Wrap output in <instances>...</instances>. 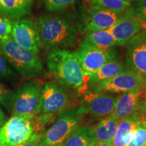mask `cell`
<instances>
[{"label":"cell","mask_w":146,"mask_h":146,"mask_svg":"<svg viewBox=\"0 0 146 146\" xmlns=\"http://www.w3.org/2000/svg\"><path fill=\"white\" fill-rule=\"evenodd\" d=\"M40 47L54 50L74 45L77 41V30L68 20L58 16H42L35 22Z\"/></svg>","instance_id":"obj_1"},{"label":"cell","mask_w":146,"mask_h":146,"mask_svg":"<svg viewBox=\"0 0 146 146\" xmlns=\"http://www.w3.org/2000/svg\"><path fill=\"white\" fill-rule=\"evenodd\" d=\"M47 64L48 70L60 85L76 91L83 89L86 74L73 53L65 49L50 51Z\"/></svg>","instance_id":"obj_2"},{"label":"cell","mask_w":146,"mask_h":146,"mask_svg":"<svg viewBox=\"0 0 146 146\" xmlns=\"http://www.w3.org/2000/svg\"><path fill=\"white\" fill-rule=\"evenodd\" d=\"M0 55L23 77H36L43 70L38 54L21 47L11 36L0 41Z\"/></svg>","instance_id":"obj_3"},{"label":"cell","mask_w":146,"mask_h":146,"mask_svg":"<svg viewBox=\"0 0 146 146\" xmlns=\"http://www.w3.org/2000/svg\"><path fill=\"white\" fill-rule=\"evenodd\" d=\"M83 115L80 106L63 110L58 115L50 129L43 133L39 146L62 145L80 127Z\"/></svg>","instance_id":"obj_4"},{"label":"cell","mask_w":146,"mask_h":146,"mask_svg":"<svg viewBox=\"0 0 146 146\" xmlns=\"http://www.w3.org/2000/svg\"><path fill=\"white\" fill-rule=\"evenodd\" d=\"M35 116H12L0 127V146H17L34 133Z\"/></svg>","instance_id":"obj_5"},{"label":"cell","mask_w":146,"mask_h":146,"mask_svg":"<svg viewBox=\"0 0 146 146\" xmlns=\"http://www.w3.org/2000/svg\"><path fill=\"white\" fill-rule=\"evenodd\" d=\"M66 89L58 83L52 81L45 83L42 89L35 116L43 114L58 115L63 110L68 109L70 96Z\"/></svg>","instance_id":"obj_6"},{"label":"cell","mask_w":146,"mask_h":146,"mask_svg":"<svg viewBox=\"0 0 146 146\" xmlns=\"http://www.w3.org/2000/svg\"><path fill=\"white\" fill-rule=\"evenodd\" d=\"M43 83L38 80L23 83L15 92L12 116H35L39 105Z\"/></svg>","instance_id":"obj_7"},{"label":"cell","mask_w":146,"mask_h":146,"mask_svg":"<svg viewBox=\"0 0 146 146\" xmlns=\"http://www.w3.org/2000/svg\"><path fill=\"white\" fill-rule=\"evenodd\" d=\"M145 78L130 69H125L110 79L95 85L94 93H129L143 89Z\"/></svg>","instance_id":"obj_8"},{"label":"cell","mask_w":146,"mask_h":146,"mask_svg":"<svg viewBox=\"0 0 146 146\" xmlns=\"http://www.w3.org/2000/svg\"><path fill=\"white\" fill-rule=\"evenodd\" d=\"M73 54L78 60L85 74L88 76L96 72L108 61L117 58L114 50L108 52L101 50L84 40Z\"/></svg>","instance_id":"obj_9"},{"label":"cell","mask_w":146,"mask_h":146,"mask_svg":"<svg viewBox=\"0 0 146 146\" xmlns=\"http://www.w3.org/2000/svg\"><path fill=\"white\" fill-rule=\"evenodd\" d=\"M145 29V25L137 16L131 5L121 14L116 23L108 31L116 40V45L123 46Z\"/></svg>","instance_id":"obj_10"},{"label":"cell","mask_w":146,"mask_h":146,"mask_svg":"<svg viewBox=\"0 0 146 146\" xmlns=\"http://www.w3.org/2000/svg\"><path fill=\"white\" fill-rule=\"evenodd\" d=\"M12 24L11 36L14 41L26 50L39 54L40 42L35 22L25 17L12 21Z\"/></svg>","instance_id":"obj_11"},{"label":"cell","mask_w":146,"mask_h":146,"mask_svg":"<svg viewBox=\"0 0 146 146\" xmlns=\"http://www.w3.org/2000/svg\"><path fill=\"white\" fill-rule=\"evenodd\" d=\"M126 64L130 70L146 76V29L126 43Z\"/></svg>","instance_id":"obj_12"},{"label":"cell","mask_w":146,"mask_h":146,"mask_svg":"<svg viewBox=\"0 0 146 146\" xmlns=\"http://www.w3.org/2000/svg\"><path fill=\"white\" fill-rule=\"evenodd\" d=\"M118 96L108 93H94L85 97L81 106L83 114L96 117H106L112 114Z\"/></svg>","instance_id":"obj_13"},{"label":"cell","mask_w":146,"mask_h":146,"mask_svg":"<svg viewBox=\"0 0 146 146\" xmlns=\"http://www.w3.org/2000/svg\"><path fill=\"white\" fill-rule=\"evenodd\" d=\"M120 15L98 5H91L85 23V30L87 33L108 30L116 23Z\"/></svg>","instance_id":"obj_14"},{"label":"cell","mask_w":146,"mask_h":146,"mask_svg":"<svg viewBox=\"0 0 146 146\" xmlns=\"http://www.w3.org/2000/svg\"><path fill=\"white\" fill-rule=\"evenodd\" d=\"M141 91L125 93L118 96L111 116L120 120L139 113L141 103Z\"/></svg>","instance_id":"obj_15"},{"label":"cell","mask_w":146,"mask_h":146,"mask_svg":"<svg viewBox=\"0 0 146 146\" xmlns=\"http://www.w3.org/2000/svg\"><path fill=\"white\" fill-rule=\"evenodd\" d=\"M34 0H0V15L12 20L25 18L31 13Z\"/></svg>","instance_id":"obj_16"},{"label":"cell","mask_w":146,"mask_h":146,"mask_svg":"<svg viewBox=\"0 0 146 146\" xmlns=\"http://www.w3.org/2000/svg\"><path fill=\"white\" fill-rule=\"evenodd\" d=\"M143 116L139 113L120 120L113 139V146H127L132 137L133 133Z\"/></svg>","instance_id":"obj_17"},{"label":"cell","mask_w":146,"mask_h":146,"mask_svg":"<svg viewBox=\"0 0 146 146\" xmlns=\"http://www.w3.org/2000/svg\"><path fill=\"white\" fill-rule=\"evenodd\" d=\"M119 120L110 115L102 119L93 127L95 140L97 142L112 143Z\"/></svg>","instance_id":"obj_18"},{"label":"cell","mask_w":146,"mask_h":146,"mask_svg":"<svg viewBox=\"0 0 146 146\" xmlns=\"http://www.w3.org/2000/svg\"><path fill=\"white\" fill-rule=\"evenodd\" d=\"M126 66L118 58L109 60L104 64L94 74L89 76V80L92 85L110 79L125 70Z\"/></svg>","instance_id":"obj_19"},{"label":"cell","mask_w":146,"mask_h":146,"mask_svg":"<svg viewBox=\"0 0 146 146\" xmlns=\"http://www.w3.org/2000/svg\"><path fill=\"white\" fill-rule=\"evenodd\" d=\"M84 41L92 46L106 52L113 50V47L116 46V40L108 30L88 32Z\"/></svg>","instance_id":"obj_20"},{"label":"cell","mask_w":146,"mask_h":146,"mask_svg":"<svg viewBox=\"0 0 146 146\" xmlns=\"http://www.w3.org/2000/svg\"><path fill=\"white\" fill-rule=\"evenodd\" d=\"M95 141L92 128L83 126L78 128L65 141L63 146H92Z\"/></svg>","instance_id":"obj_21"},{"label":"cell","mask_w":146,"mask_h":146,"mask_svg":"<svg viewBox=\"0 0 146 146\" xmlns=\"http://www.w3.org/2000/svg\"><path fill=\"white\" fill-rule=\"evenodd\" d=\"M92 5H98L115 13L121 14L131 6V3L123 0H92Z\"/></svg>","instance_id":"obj_22"},{"label":"cell","mask_w":146,"mask_h":146,"mask_svg":"<svg viewBox=\"0 0 146 146\" xmlns=\"http://www.w3.org/2000/svg\"><path fill=\"white\" fill-rule=\"evenodd\" d=\"M127 146H146V119L142 117Z\"/></svg>","instance_id":"obj_23"},{"label":"cell","mask_w":146,"mask_h":146,"mask_svg":"<svg viewBox=\"0 0 146 146\" xmlns=\"http://www.w3.org/2000/svg\"><path fill=\"white\" fill-rule=\"evenodd\" d=\"M77 0H43L45 8L50 12H58L66 10Z\"/></svg>","instance_id":"obj_24"},{"label":"cell","mask_w":146,"mask_h":146,"mask_svg":"<svg viewBox=\"0 0 146 146\" xmlns=\"http://www.w3.org/2000/svg\"><path fill=\"white\" fill-rule=\"evenodd\" d=\"M15 99V92L0 83V104L9 112H12Z\"/></svg>","instance_id":"obj_25"},{"label":"cell","mask_w":146,"mask_h":146,"mask_svg":"<svg viewBox=\"0 0 146 146\" xmlns=\"http://www.w3.org/2000/svg\"><path fill=\"white\" fill-rule=\"evenodd\" d=\"M16 77L14 71L11 68L10 64L1 55H0V78L12 80Z\"/></svg>","instance_id":"obj_26"},{"label":"cell","mask_w":146,"mask_h":146,"mask_svg":"<svg viewBox=\"0 0 146 146\" xmlns=\"http://www.w3.org/2000/svg\"><path fill=\"white\" fill-rule=\"evenodd\" d=\"M12 21L4 16H0V41L7 39L12 33Z\"/></svg>","instance_id":"obj_27"},{"label":"cell","mask_w":146,"mask_h":146,"mask_svg":"<svg viewBox=\"0 0 146 146\" xmlns=\"http://www.w3.org/2000/svg\"><path fill=\"white\" fill-rule=\"evenodd\" d=\"M132 7L137 16L145 25L146 29V0L134 3Z\"/></svg>","instance_id":"obj_28"},{"label":"cell","mask_w":146,"mask_h":146,"mask_svg":"<svg viewBox=\"0 0 146 146\" xmlns=\"http://www.w3.org/2000/svg\"><path fill=\"white\" fill-rule=\"evenodd\" d=\"M43 136V133H34L27 141L17 146H39Z\"/></svg>","instance_id":"obj_29"},{"label":"cell","mask_w":146,"mask_h":146,"mask_svg":"<svg viewBox=\"0 0 146 146\" xmlns=\"http://www.w3.org/2000/svg\"><path fill=\"white\" fill-rule=\"evenodd\" d=\"M139 113L141 114L146 119V99L144 101L141 102L139 110Z\"/></svg>","instance_id":"obj_30"},{"label":"cell","mask_w":146,"mask_h":146,"mask_svg":"<svg viewBox=\"0 0 146 146\" xmlns=\"http://www.w3.org/2000/svg\"><path fill=\"white\" fill-rule=\"evenodd\" d=\"M6 119V116H5V114L3 112L1 108H0V127H1L4 125V123L7 121Z\"/></svg>","instance_id":"obj_31"},{"label":"cell","mask_w":146,"mask_h":146,"mask_svg":"<svg viewBox=\"0 0 146 146\" xmlns=\"http://www.w3.org/2000/svg\"><path fill=\"white\" fill-rule=\"evenodd\" d=\"M92 146H113L112 143H104V142L95 141Z\"/></svg>","instance_id":"obj_32"},{"label":"cell","mask_w":146,"mask_h":146,"mask_svg":"<svg viewBox=\"0 0 146 146\" xmlns=\"http://www.w3.org/2000/svg\"><path fill=\"white\" fill-rule=\"evenodd\" d=\"M123 1H127V2H129V3H131V2H134V3H136V2H138V1H142V0H123Z\"/></svg>","instance_id":"obj_33"},{"label":"cell","mask_w":146,"mask_h":146,"mask_svg":"<svg viewBox=\"0 0 146 146\" xmlns=\"http://www.w3.org/2000/svg\"><path fill=\"white\" fill-rule=\"evenodd\" d=\"M142 91H143V92L146 93V77L145 78V82H144V85H143V89H142Z\"/></svg>","instance_id":"obj_34"},{"label":"cell","mask_w":146,"mask_h":146,"mask_svg":"<svg viewBox=\"0 0 146 146\" xmlns=\"http://www.w3.org/2000/svg\"><path fill=\"white\" fill-rule=\"evenodd\" d=\"M92 1V0H85V1H86V2H91V1Z\"/></svg>","instance_id":"obj_35"},{"label":"cell","mask_w":146,"mask_h":146,"mask_svg":"<svg viewBox=\"0 0 146 146\" xmlns=\"http://www.w3.org/2000/svg\"><path fill=\"white\" fill-rule=\"evenodd\" d=\"M64 144H62V145H57V146H63Z\"/></svg>","instance_id":"obj_36"},{"label":"cell","mask_w":146,"mask_h":146,"mask_svg":"<svg viewBox=\"0 0 146 146\" xmlns=\"http://www.w3.org/2000/svg\"><path fill=\"white\" fill-rule=\"evenodd\" d=\"M145 99H146V95H145Z\"/></svg>","instance_id":"obj_37"}]
</instances>
